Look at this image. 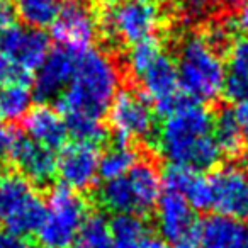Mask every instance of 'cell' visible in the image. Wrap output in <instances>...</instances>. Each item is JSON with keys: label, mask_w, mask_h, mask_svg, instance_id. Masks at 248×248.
Here are the masks:
<instances>
[{"label": "cell", "mask_w": 248, "mask_h": 248, "mask_svg": "<svg viewBox=\"0 0 248 248\" xmlns=\"http://www.w3.org/2000/svg\"><path fill=\"white\" fill-rule=\"evenodd\" d=\"M214 116L206 104L186 99L165 116L156 135V148L172 165L209 170L219 163L221 153L213 136Z\"/></svg>", "instance_id": "6da1fadb"}, {"label": "cell", "mask_w": 248, "mask_h": 248, "mask_svg": "<svg viewBox=\"0 0 248 248\" xmlns=\"http://www.w3.org/2000/svg\"><path fill=\"white\" fill-rule=\"evenodd\" d=\"M119 90V68L106 51L89 48L77 53L72 80L55 100L63 119H102Z\"/></svg>", "instance_id": "7a4b0ae2"}, {"label": "cell", "mask_w": 248, "mask_h": 248, "mask_svg": "<svg viewBox=\"0 0 248 248\" xmlns=\"http://www.w3.org/2000/svg\"><path fill=\"white\" fill-rule=\"evenodd\" d=\"M128 66L155 112L169 116L189 97L180 87L175 60L156 38L136 43L128 53Z\"/></svg>", "instance_id": "3957f363"}, {"label": "cell", "mask_w": 248, "mask_h": 248, "mask_svg": "<svg viewBox=\"0 0 248 248\" xmlns=\"http://www.w3.org/2000/svg\"><path fill=\"white\" fill-rule=\"evenodd\" d=\"M175 65L180 87L189 99L207 104L223 93V56L204 34H189L180 41Z\"/></svg>", "instance_id": "277c9868"}, {"label": "cell", "mask_w": 248, "mask_h": 248, "mask_svg": "<svg viewBox=\"0 0 248 248\" xmlns=\"http://www.w3.org/2000/svg\"><path fill=\"white\" fill-rule=\"evenodd\" d=\"M162 196V175L152 162H136L128 173L106 180L97 192L100 206L116 214L146 216Z\"/></svg>", "instance_id": "5b68a950"}, {"label": "cell", "mask_w": 248, "mask_h": 248, "mask_svg": "<svg viewBox=\"0 0 248 248\" xmlns=\"http://www.w3.org/2000/svg\"><path fill=\"white\" fill-rule=\"evenodd\" d=\"M46 202L36 187L17 172L0 175V223L11 233L28 236L39 230Z\"/></svg>", "instance_id": "8992f818"}, {"label": "cell", "mask_w": 248, "mask_h": 248, "mask_svg": "<svg viewBox=\"0 0 248 248\" xmlns=\"http://www.w3.org/2000/svg\"><path fill=\"white\" fill-rule=\"evenodd\" d=\"M89 216V204L77 190L58 186L49 194L46 214L38 238L46 248H68L73 245L85 217Z\"/></svg>", "instance_id": "52a82bcc"}, {"label": "cell", "mask_w": 248, "mask_h": 248, "mask_svg": "<svg viewBox=\"0 0 248 248\" xmlns=\"http://www.w3.org/2000/svg\"><path fill=\"white\" fill-rule=\"evenodd\" d=\"M99 19V29L109 38L123 45H136L156 38L163 24L162 12L153 2L123 0L104 9Z\"/></svg>", "instance_id": "ba28073f"}, {"label": "cell", "mask_w": 248, "mask_h": 248, "mask_svg": "<svg viewBox=\"0 0 248 248\" xmlns=\"http://www.w3.org/2000/svg\"><path fill=\"white\" fill-rule=\"evenodd\" d=\"M107 121L116 136V143L153 140L155 109L141 92L133 89L117 90L107 109Z\"/></svg>", "instance_id": "9c48e42d"}, {"label": "cell", "mask_w": 248, "mask_h": 248, "mask_svg": "<svg viewBox=\"0 0 248 248\" xmlns=\"http://www.w3.org/2000/svg\"><path fill=\"white\" fill-rule=\"evenodd\" d=\"M156 226L162 240L170 248H202L201 228L202 223L196 209L175 192L165 190L156 202Z\"/></svg>", "instance_id": "30bf717a"}, {"label": "cell", "mask_w": 248, "mask_h": 248, "mask_svg": "<svg viewBox=\"0 0 248 248\" xmlns=\"http://www.w3.org/2000/svg\"><path fill=\"white\" fill-rule=\"evenodd\" d=\"M99 19L83 0H66L51 22V36L58 46L73 53L92 48L99 34Z\"/></svg>", "instance_id": "8fae6325"}, {"label": "cell", "mask_w": 248, "mask_h": 248, "mask_svg": "<svg viewBox=\"0 0 248 248\" xmlns=\"http://www.w3.org/2000/svg\"><path fill=\"white\" fill-rule=\"evenodd\" d=\"M209 209L230 217L248 216V177L238 165L214 169L207 177Z\"/></svg>", "instance_id": "7c38bea8"}, {"label": "cell", "mask_w": 248, "mask_h": 248, "mask_svg": "<svg viewBox=\"0 0 248 248\" xmlns=\"http://www.w3.org/2000/svg\"><path fill=\"white\" fill-rule=\"evenodd\" d=\"M99 146L92 143L73 141L60 150L56 158V175L63 186L77 190H87L99 177Z\"/></svg>", "instance_id": "4fadbf2b"}, {"label": "cell", "mask_w": 248, "mask_h": 248, "mask_svg": "<svg viewBox=\"0 0 248 248\" xmlns=\"http://www.w3.org/2000/svg\"><path fill=\"white\" fill-rule=\"evenodd\" d=\"M49 38L41 29L29 26H9L0 38V51L34 73L49 53Z\"/></svg>", "instance_id": "5bb4252c"}, {"label": "cell", "mask_w": 248, "mask_h": 248, "mask_svg": "<svg viewBox=\"0 0 248 248\" xmlns=\"http://www.w3.org/2000/svg\"><path fill=\"white\" fill-rule=\"evenodd\" d=\"M75 56L77 53L62 46L56 49H49L45 62L36 70V77H32V83H34L32 97L41 104L55 102L72 80L73 70H75Z\"/></svg>", "instance_id": "9a60e30c"}, {"label": "cell", "mask_w": 248, "mask_h": 248, "mask_svg": "<svg viewBox=\"0 0 248 248\" xmlns=\"http://www.w3.org/2000/svg\"><path fill=\"white\" fill-rule=\"evenodd\" d=\"M14 167L32 186H48L56 177V155L29 136H16L11 155Z\"/></svg>", "instance_id": "2e32d148"}, {"label": "cell", "mask_w": 248, "mask_h": 248, "mask_svg": "<svg viewBox=\"0 0 248 248\" xmlns=\"http://www.w3.org/2000/svg\"><path fill=\"white\" fill-rule=\"evenodd\" d=\"M26 136L49 150H62L68 140V128L58 110L51 109L46 104L31 107L22 117Z\"/></svg>", "instance_id": "e0dca14e"}, {"label": "cell", "mask_w": 248, "mask_h": 248, "mask_svg": "<svg viewBox=\"0 0 248 248\" xmlns=\"http://www.w3.org/2000/svg\"><path fill=\"white\" fill-rule=\"evenodd\" d=\"M162 187H165V190L182 196L194 209H209L207 177H204L199 170L170 163L162 177Z\"/></svg>", "instance_id": "ac0fdd59"}, {"label": "cell", "mask_w": 248, "mask_h": 248, "mask_svg": "<svg viewBox=\"0 0 248 248\" xmlns=\"http://www.w3.org/2000/svg\"><path fill=\"white\" fill-rule=\"evenodd\" d=\"M223 93L233 102L248 99V34L234 38L228 46Z\"/></svg>", "instance_id": "d6986e66"}, {"label": "cell", "mask_w": 248, "mask_h": 248, "mask_svg": "<svg viewBox=\"0 0 248 248\" xmlns=\"http://www.w3.org/2000/svg\"><path fill=\"white\" fill-rule=\"evenodd\" d=\"M202 248H248V226L236 217L214 214L201 228Z\"/></svg>", "instance_id": "ffe728a7"}, {"label": "cell", "mask_w": 248, "mask_h": 248, "mask_svg": "<svg viewBox=\"0 0 248 248\" xmlns=\"http://www.w3.org/2000/svg\"><path fill=\"white\" fill-rule=\"evenodd\" d=\"M213 136L219 148L221 156L228 158H240L247 150V135L238 124L233 110L223 109L217 116H214Z\"/></svg>", "instance_id": "44dd1931"}, {"label": "cell", "mask_w": 248, "mask_h": 248, "mask_svg": "<svg viewBox=\"0 0 248 248\" xmlns=\"http://www.w3.org/2000/svg\"><path fill=\"white\" fill-rule=\"evenodd\" d=\"M112 248H138V245L152 234L143 216L136 214H116L109 221Z\"/></svg>", "instance_id": "7402d4cb"}, {"label": "cell", "mask_w": 248, "mask_h": 248, "mask_svg": "<svg viewBox=\"0 0 248 248\" xmlns=\"http://www.w3.org/2000/svg\"><path fill=\"white\" fill-rule=\"evenodd\" d=\"M140 162L138 152L128 143H116L106 150L99 158V177L102 180H112L128 173L129 169Z\"/></svg>", "instance_id": "603a6c76"}, {"label": "cell", "mask_w": 248, "mask_h": 248, "mask_svg": "<svg viewBox=\"0 0 248 248\" xmlns=\"http://www.w3.org/2000/svg\"><path fill=\"white\" fill-rule=\"evenodd\" d=\"M72 248H112L109 221L102 214H89Z\"/></svg>", "instance_id": "cb8c5ba5"}, {"label": "cell", "mask_w": 248, "mask_h": 248, "mask_svg": "<svg viewBox=\"0 0 248 248\" xmlns=\"http://www.w3.org/2000/svg\"><path fill=\"white\" fill-rule=\"evenodd\" d=\"M60 5L56 0H16L14 11L24 26L43 29L51 26Z\"/></svg>", "instance_id": "d4e9b609"}, {"label": "cell", "mask_w": 248, "mask_h": 248, "mask_svg": "<svg viewBox=\"0 0 248 248\" xmlns=\"http://www.w3.org/2000/svg\"><path fill=\"white\" fill-rule=\"evenodd\" d=\"M32 104V92L26 85H11L0 89V117L19 121L28 114Z\"/></svg>", "instance_id": "484cf974"}, {"label": "cell", "mask_w": 248, "mask_h": 248, "mask_svg": "<svg viewBox=\"0 0 248 248\" xmlns=\"http://www.w3.org/2000/svg\"><path fill=\"white\" fill-rule=\"evenodd\" d=\"M32 82V73L19 65L16 60L0 51V87L26 85Z\"/></svg>", "instance_id": "4316f807"}, {"label": "cell", "mask_w": 248, "mask_h": 248, "mask_svg": "<svg viewBox=\"0 0 248 248\" xmlns=\"http://www.w3.org/2000/svg\"><path fill=\"white\" fill-rule=\"evenodd\" d=\"M16 136H17V133L11 126H5V124L0 123V162L9 158L12 145L16 141Z\"/></svg>", "instance_id": "83f0119b"}, {"label": "cell", "mask_w": 248, "mask_h": 248, "mask_svg": "<svg viewBox=\"0 0 248 248\" xmlns=\"http://www.w3.org/2000/svg\"><path fill=\"white\" fill-rule=\"evenodd\" d=\"M0 248H31V243L26 236L0 230Z\"/></svg>", "instance_id": "f1b7e54d"}, {"label": "cell", "mask_w": 248, "mask_h": 248, "mask_svg": "<svg viewBox=\"0 0 248 248\" xmlns=\"http://www.w3.org/2000/svg\"><path fill=\"white\" fill-rule=\"evenodd\" d=\"M14 17L16 11L14 5L11 4V0H0V38L9 26L14 24Z\"/></svg>", "instance_id": "f546056e"}, {"label": "cell", "mask_w": 248, "mask_h": 248, "mask_svg": "<svg viewBox=\"0 0 248 248\" xmlns=\"http://www.w3.org/2000/svg\"><path fill=\"white\" fill-rule=\"evenodd\" d=\"M177 2L187 14H202L209 5L214 4V0H177Z\"/></svg>", "instance_id": "4dcf8cb0"}, {"label": "cell", "mask_w": 248, "mask_h": 248, "mask_svg": "<svg viewBox=\"0 0 248 248\" xmlns=\"http://www.w3.org/2000/svg\"><path fill=\"white\" fill-rule=\"evenodd\" d=\"M234 117H236L238 124L241 126L243 133L248 136V99H243L240 102H236V107L233 110Z\"/></svg>", "instance_id": "1f68e13d"}, {"label": "cell", "mask_w": 248, "mask_h": 248, "mask_svg": "<svg viewBox=\"0 0 248 248\" xmlns=\"http://www.w3.org/2000/svg\"><path fill=\"white\" fill-rule=\"evenodd\" d=\"M234 26L240 28L241 31H245L248 34V0H243L240 9V14H238L236 21H234Z\"/></svg>", "instance_id": "d6a6232c"}, {"label": "cell", "mask_w": 248, "mask_h": 248, "mask_svg": "<svg viewBox=\"0 0 248 248\" xmlns=\"http://www.w3.org/2000/svg\"><path fill=\"white\" fill-rule=\"evenodd\" d=\"M138 248H170V245L167 243V241H163L162 238H155L153 234H148V236L138 245Z\"/></svg>", "instance_id": "836d02e7"}, {"label": "cell", "mask_w": 248, "mask_h": 248, "mask_svg": "<svg viewBox=\"0 0 248 248\" xmlns=\"http://www.w3.org/2000/svg\"><path fill=\"white\" fill-rule=\"evenodd\" d=\"M136 2H152V0H136Z\"/></svg>", "instance_id": "e575fe53"}, {"label": "cell", "mask_w": 248, "mask_h": 248, "mask_svg": "<svg viewBox=\"0 0 248 248\" xmlns=\"http://www.w3.org/2000/svg\"><path fill=\"white\" fill-rule=\"evenodd\" d=\"M247 177H248V173H247Z\"/></svg>", "instance_id": "d590c367"}, {"label": "cell", "mask_w": 248, "mask_h": 248, "mask_svg": "<svg viewBox=\"0 0 248 248\" xmlns=\"http://www.w3.org/2000/svg\"><path fill=\"white\" fill-rule=\"evenodd\" d=\"M45 248H46V247H45Z\"/></svg>", "instance_id": "8d00e7d4"}]
</instances>
